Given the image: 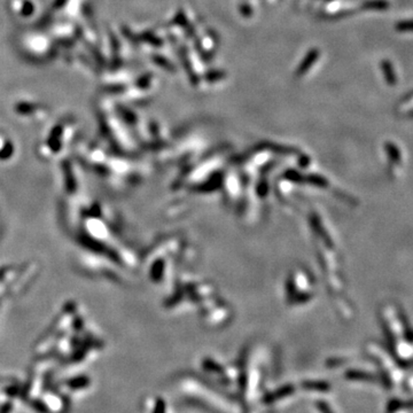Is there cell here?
<instances>
[{
	"label": "cell",
	"mask_w": 413,
	"mask_h": 413,
	"mask_svg": "<svg viewBox=\"0 0 413 413\" xmlns=\"http://www.w3.org/2000/svg\"><path fill=\"white\" fill-rule=\"evenodd\" d=\"M90 385V379L85 376H80L77 378H73L70 379V380L67 381V386H68L70 389H83L89 387Z\"/></svg>",
	"instance_id": "3957f363"
},
{
	"label": "cell",
	"mask_w": 413,
	"mask_h": 413,
	"mask_svg": "<svg viewBox=\"0 0 413 413\" xmlns=\"http://www.w3.org/2000/svg\"><path fill=\"white\" fill-rule=\"evenodd\" d=\"M153 413H167V404L163 398L160 397L155 401V405H154Z\"/></svg>",
	"instance_id": "277c9868"
},
{
	"label": "cell",
	"mask_w": 413,
	"mask_h": 413,
	"mask_svg": "<svg viewBox=\"0 0 413 413\" xmlns=\"http://www.w3.org/2000/svg\"><path fill=\"white\" fill-rule=\"evenodd\" d=\"M317 407H318V410L321 413H333L332 409L328 406V404L324 401H318L317 402Z\"/></svg>",
	"instance_id": "8992f818"
},
{
	"label": "cell",
	"mask_w": 413,
	"mask_h": 413,
	"mask_svg": "<svg viewBox=\"0 0 413 413\" xmlns=\"http://www.w3.org/2000/svg\"><path fill=\"white\" fill-rule=\"evenodd\" d=\"M302 387L306 389V390H316V391L329 390V385L325 381H305L302 383Z\"/></svg>",
	"instance_id": "7a4b0ae2"
},
{
	"label": "cell",
	"mask_w": 413,
	"mask_h": 413,
	"mask_svg": "<svg viewBox=\"0 0 413 413\" xmlns=\"http://www.w3.org/2000/svg\"><path fill=\"white\" fill-rule=\"evenodd\" d=\"M12 411V404L11 403H5L0 409V413H11Z\"/></svg>",
	"instance_id": "52a82bcc"
},
{
	"label": "cell",
	"mask_w": 413,
	"mask_h": 413,
	"mask_svg": "<svg viewBox=\"0 0 413 413\" xmlns=\"http://www.w3.org/2000/svg\"><path fill=\"white\" fill-rule=\"evenodd\" d=\"M31 405H32L33 409L37 410L38 412H40V413H47V412H49V410H47L46 405H45L43 402H40V401H33Z\"/></svg>",
	"instance_id": "5b68a950"
},
{
	"label": "cell",
	"mask_w": 413,
	"mask_h": 413,
	"mask_svg": "<svg viewBox=\"0 0 413 413\" xmlns=\"http://www.w3.org/2000/svg\"><path fill=\"white\" fill-rule=\"evenodd\" d=\"M294 391H295V387L294 386H292V385L284 386V387L277 389V390L272 391V393L267 394V395L264 396L263 403H265V404H271V403L279 401V400H281V398L291 396Z\"/></svg>",
	"instance_id": "6da1fadb"
}]
</instances>
